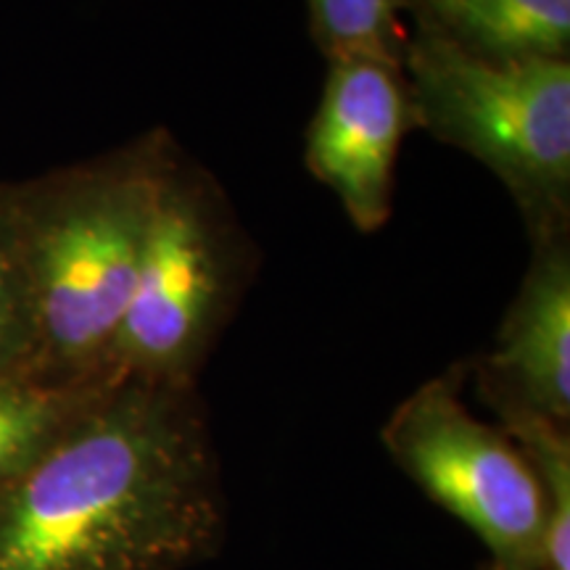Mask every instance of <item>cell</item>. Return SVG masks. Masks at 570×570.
<instances>
[{
  "label": "cell",
  "instance_id": "obj_1",
  "mask_svg": "<svg viewBox=\"0 0 570 570\" xmlns=\"http://www.w3.org/2000/svg\"><path fill=\"white\" fill-rule=\"evenodd\" d=\"M225 523L196 383L122 377L0 483V570H185Z\"/></svg>",
  "mask_w": 570,
  "mask_h": 570
},
{
  "label": "cell",
  "instance_id": "obj_2",
  "mask_svg": "<svg viewBox=\"0 0 570 570\" xmlns=\"http://www.w3.org/2000/svg\"><path fill=\"white\" fill-rule=\"evenodd\" d=\"M173 173L154 140L17 194L30 317L24 375L56 386L111 383L106 360Z\"/></svg>",
  "mask_w": 570,
  "mask_h": 570
},
{
  "label": "cell",
  "instance_id": "obj_3",
  "mask_svg": "<svg viewBox=\"0 0 570 570\" xmlns=\"http://www.w3.org/2000/svg\"><path fill=\"white\" fill-rule=\"evenodd\" d=\"M402 71L417 125L487 164L539 217L570 188V61L487 56L417 17Z\"/></svg>",
  "mask_w": 570,
  "mask_h": 570
},
{
  "label": "cell",
  "instance_id": "obj_4",
  "mask_svg": "<svg viewBox=\"0 0 570 570\" xmlns=\"http://www.w3.org/2000/svg\"><path fill=\"white\" fill-rule=\"evenodd\" d=\"M381 439L396 465L481 539L491 568H544L547 504L537 473L504 428L470 415L452 375L412 391Z\"/></svg>",
  "mask_w": 570,
  "mask_h": 570
},
{
  "label": "cell",
  "instance_id": "obj_5",
  "mask_svg": "<svg viewBox=\"0 0 570 570\" xmlns=\"http://www.w3.org/2000/svg\"><path fill=\"white\" fill-rule=\"evenodd\" d=\"M227 296V262L202 190L169 175L138 281L106 360L111 381L194 383Z\"/></svg>",
  "mask_w": 570,
  "mask_h": 570
},
{
  "label": "cell",
  "instance_id": "obj_6",
  "mask_svg": "<svg viewBox=\"0 0 570 570\" xmlns=\"http://www.w3.org/2000/svg\"><path fill=\"white\" fill-rule=\"evenodd\" d=\"M402 77V69L377 61H331L306 132V167L338 196L362 233L389 223L399 146L417 125Z\"/></svg>",
  "mask_w": 570,
  "mask_h": 570
},
{
  "label": "cell",
  "instance_id": "obj_7",
  "mask_svg": "<svg viewBox=\"0 0 570 570\" xmlns=\"http://www.w3.org/2000/svg\"><path fill=\"white\" fill-rule=\"evenodd\" d=\"M487 396L558 423L570 417V254L544 240L487 365Z\"/></svg>",
  "mask_w": 570,
  "mask_h": 570
},
{
  "label": "cell",
  "instance_id": "obj_8",
  "mask_svg": "<svg viewBox=\"0 0 570 570\" xmlns=\"http://www.w3.org/2000/svg\"><path fill=\"white\" fill-rule=\"evenodd\" d=\"M460 46L487 56L568 59L570 0H407Z\"/></svg>",
  "mask_w": 570,
  "mask_h": 570
},
{
  "label": "cell",
  "instance_id": "obj_9",
  "mask_svg": "<svg viewBox=\"0 0 570 570\" xmlns=\"http://www.w3.org/2000/svg\"><path fill=\"white\" fill-rule=\"evenodd\" d=\"M106 386H56L21 373L0 377V483L32 465Z\"/></svg>",
  "mask_w": 570,
  "mask_h": 570
},
{
  "label": "cell",
  "instance_id": "obj_10",
  "mask_svg": "<svg viewBox=\"0 0 570 570\" xmlns=\"http://www.w3.org/2000/svg\"><path fill=\"white\" fill-rule=\"evenodd\" d=\"M504 433L523 449L541 483L547 504L544 568L570 570V441L558 420L537 412L497 404Z\"/></svg>",
  "mask_w": 570,
  "mask_h": 570
},
{
  "label": "cell",
  "instance_id": "obj_11",
  "mask_svg": "<svg viewBox=\"0 0 570 570\" xmlns=\"http://www.w3.org/2000/svg\"><path fill=\"white\" fill-rule=\"evenodd\" d=\"M312 30L331 61L365 59L402 69L407 35L399 11L407 0H306Z\"/></svg>",
  "mask_w": 570,
  "mask_h": 570
},
{
  "label": "cell",
  "instance_id": "obj_12",
  "mask_svg": "<svg viewBox=\"0 0 570 570\" xmlns=\"http://www.w3.org/2000/svg\"><path fill=\"white\" fill-rule=\"evenodd\" d=\"M30 348L17 194L0 190V377L24 375Z\"/></svg>",
  "mask_w": 570,
  "mask_h": 570
},
{
  "label": "cell",
  "instance_id": "obj_13",
  "mask_svg": "<svg viewBox=\"0 0 570 570\" xmlns=\"http://www.w3.org/2000/svg\"><path fill=\"white\" fill-rule=\"evenodd\" d=\"M483 570H494V568H491V566H489V568H483Z\"/></svg>",
  "mask_w": 570,
  "mask_h": 570
}]
</instances>
